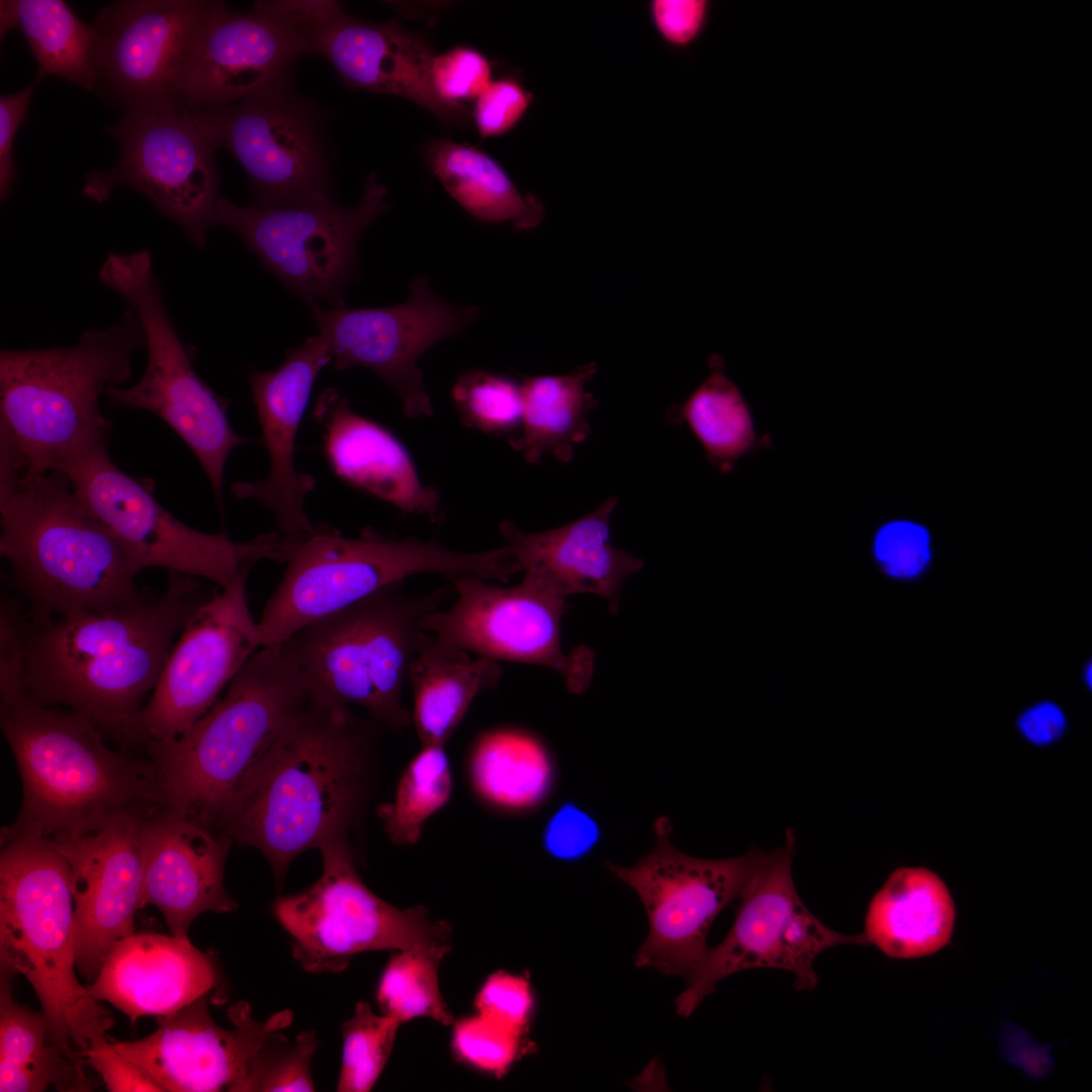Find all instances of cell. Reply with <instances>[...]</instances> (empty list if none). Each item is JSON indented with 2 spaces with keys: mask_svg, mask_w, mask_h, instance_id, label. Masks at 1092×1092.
Listing matches in <instances>:
<instances>
[{
  "mask_svg": "<svg viewBox=\"0 0 1092 1092\" xmlns=\"http://www.w3.org/2000/svg\"><path fill=\"white\" fill-rule=\"evenodd\" d=\"M261 647L246 593H215L187 621L156 687L116 742L146 748L171 741L218 700Z\"/></svg>",
  "mask_w": 1092,
  "mask_h": 1092,
  "instance_id": "obj_20",
  "label": "cell"
},
{
  "mask_svg": "<svg viewBox=\"0 0 1092 1092\" xmlns=\"http://www.w3.org/2000/svg\"><path fill=\"white\" fill-rule=\"evenodd\" d=\"M285 563L257 621L261 647L284 642L310 623L415 574L508 581L519 572L507 545L458 552L436 539H389L371 528L351 538L327 525L293 538Z\"/></svg>",
  "mask_w": 1092,
  "mask_h": 1092,
  "instance_id": "obj_8",
  "label": "cell"
},
{
  "mask_svg": "<svg viewBox=\"0 0 1092 1092\" xmlns=\"http://www.w3.org/2000/svg\"><path fill=\"white\" fill-rule=\"evenodd\" d=\"M310 54L305 37L256 1L250 11L222 2L202 38L185 89V109L240 102L292 73Z\"/></svg>",
  "mask_w": 1092,
  "mask_h": 1092,
  "instance_id": "obj_25",
  "label": "cell"
},
{
  "mask_svg": "<svg viewBox=\"0 0 1092 1092\" xmlns=\"http://www.w3.org/2000/svg\"><path fill=\"white\" fill-rule=\"evenodd\" d=\"M318 336L334 367L355 366L375 372L400 397L408 419L433 414L418 366L420 356L439 341L459 336L478 314L475 305L460 306L438 296L425 276L410 283L408 298L377 308H350L343 301L326 308L309 303Z\"/></svg>",
  "mask_w": 1092,
  "mask_h": 1092,
  "instance_id": "obj_21",
  "label": "cell"
},
{
  "mask_svg": "<svg viewBox=\"0 0 1092 1092\" xmlns=\"http://www.w3.org/2000/svg\"><path fill=\"white\" fill-rule=\"evenodd\" d=\"M474 1007L475 1013L527 1034L535 1009L533 988L526 976L498 971L482 983Z\"/></svg>",
  "mask_w": 1092,
  "mask_h": 1092,
  "instance_id": "obj_47",
  "label": "cell"
},
{
  "mask_svg": "<svg viewBox=\"0 0 1092 1092\" xmlns=\"http://www.w3.org/2000/svg\"><path fill=\"white\" fill-rule=\"evenodd\" d=\"M41 79H35L22 90L0 96V197L9 195L16 177L13 144L19 126L26 118L33 90Z\"/></svg>",
  "mask_w": 1092,
  "mask_h": 1092,
  "instance_id": "obj_53",
  "label": "cell"
},
{
  "mask_svg": "<svg viewBox=\"0 0 1092 1092\" xmlns=\"http://www.w3.org/2000/svg\"><path fill=\"white\" fill-rule=\"evenodd\" d=\"M17 29L38 66L37 77H61L93 91V25L63 0H1L0 35Z\"/></svg>",
  "mask_w": 1092,
  "mask_h": 1092,
  "instance_id": "obj_38",
  "label": "cell"
},
{
  "mask_svg": "<svg viewBox=\"0 0 1092 1092\" xmlns=\"http://www.w3.org/2000/svg\"><path fill=\"white\" fill-rule=\"evenodd\" d=\"M332 362L331 352L317 335L287 351L283 362L268 371L255 370L251 388L270 467L266 478L238 481L232 491L239 499H256L270 510L278 532L295 538L314 531L304 500L315 486L310 474L296 470L295 441L313 383Z\"/></svg>",
  "mask_w": 1092,
  "mask_h": 1092,
  "instance_id": "obj_24",
  "label": "cell"
},
{
  "mask_svg": "<svg viewBox=\"0 0 1092 1092\" xmlns=\"http://www.w3.org/2000/svg\"><path fill=\"white\" fill-rule=\"evenodd\" d=\"M650 23L669 48L686 51L704 34L712 11L708 0H651Z\"/></svg>",
  "mask_w": 1092,
  "mask_h": 1092,
  "instance_id": "obj_50",
  "label": "cell"
},
{
  "mask_svg": "<svg viewBox=\"0 0 1092 1092\" xmlns=\"http://www.w3.org/2000/svg\"><path fill=\"white\" fill-rule=\"evenodd\" d=\"M1086 680L1087 682L1089 681V687H1091V665H1089V668L1086 670Z\"/></svg>",
  "mask_w": 1092,
  "mask_h": 1092,
  "instance_id": "obj_55",
  "label": "cell"
},
{
  "mask_svg": "<svg viewBox=\"0 0 1092 1092\" xmlns=\"http://www.w3.org/2000/svg\"><path fill=\"white\" fill-rule=\"evenodd\" d=\"M100 1076L110 1092H162L135 1065L119 1054L107 1038L79 1054Z\"/></svg>",
  "mask_w": 1092,
  "mask_h": 1092,
  "instance_id": "obj_52",
  "label": "cell"
},
{
  "mask_svg": "<svg viewBox=\"0 0 1092 1092\" xmlns=\"http://www.w3.org/2000/svg\"><path fill=\"white\" fill-rule=\"evenodd\" d=\"M872 548L880 568L897 579L918 576L931 558L926 528L910 520H893L880 526Z\"/></svg>",
  "mask_w": 1092,
  "mask_h": 1092,
  "instance_id": "obj_45",
  "label": "cell"
},
{
  "mask_svg": "<svg viewBox=\"0 0 1092 1092\" xmlns=\"http://www.w3.org/2000/svg\"><path fill=\"white\" fill-rule=\"evenodd\" d=\"M795 845L789 830L782 846L764 851L738 898L729 932L686 979L687 987L675 999L677 1014L691 1015L721 980L750 969L788 971L798 990H812L818 983L814 962L821 952L867 942L863 934L829 928L802 901L792 876Z\"/></svg>",
  "mask_w": 1092,
  "mask_h": 1092,
  "instance_id": "obj_14",
  "label": "cell"
},
{
  "mask_svg": "<svg viewBox=\"0 0 1092 1092\" xmlns=\"http://www.w3.org/2000/svg\"><path fill=\"white\" fill-rule=\"evenodd\" d=\"M449 944L415 946L393 953L376 989L381 1013L399 1024L415 1018L453 1023L439 988L438 970Z\"/></svg>",
  "mask_w": 1092,
  "mask_h": 1092,
  "instance_id": "obj_40",
  "label": "cell"
},
{
  "mask_svg": "<svg viewBox=\"0 0 1092 1092\" xmlns=\"http://www.w3.org/2000/svg\"><path fill=\"white\" fill-rule=\"evenodd\" d=\"M463 423L486 434L504 435L521 426V384L486 370L461 374L451 389Z\"/></svg>",
  "mask_w": 1092,
  "mask_h": 1092,
  "instance_id": "obj_42",
  "label": "cell"
},
{
  "mask_svg": "<svg viewBox=\"0 0 1092 1092\" xmlns=\"http://www.w3.org/2000/svg\"><path fill=\"white\" fill-rule=\"evenodd\" d=\"M453 788L444 745H421L403 769L393 799L377 809L390 841L400 846L418 843L426 822L450 802Z\"/></svg>",
  "mask_w": 1092,
  "mask_h": 1092,
  "instance_id": "obj_39",
  "label": "cell"
},
{
  "mask_svg": "<svg viewBox=\"0 0 1092 1092\" xmlns=\"http://www.w3.org/2000/svg\"><path fill=\"white\" fill-rule=\"evenodd\" d=\"M618 502L616 496H610L586 516L539 533L524 532L506 520L499 525V533L525 575L565 597L599 595L616 612L621 585L643 566L640 558L611 542L610 519Z\"/></svg>",
  "mask_w": 1092,
  "mask_h": 1092,
  "instance_id": "obj_29",
  "label": "cell"
},
{
  "mask_svg": "<svg viewBox=\"0 0 1092 1092\" xmlns=\"http://www.w3.org/2000/svg\"><path fill=\"white\" fill-rule=\"evenodd\" d=\"M502 674L498 661L443 648L429 635L407 673L414 690L412 724L421 745L445 746L475 698L495 690Z\"/></svg>",
  "mask_w": 1092,
  "mask_h": 1092,
  "instance_id": "obj_32",
  "label": "cell"
},
{
  "mask_svg": "<svg viewBox=\"0 0 1092 1092\" xmlns=\"http://www.w3.org/2000/svg\"><path fill=\"white\" fill-rule=\"evenodd\" d=\"M654 832L653 849L634 866L607 864L636 892L647 914L648 934L635 956L636 966L687 979L709 949L715 918L740 897L764 851L700 858L673 846L667 818L656 820Z\"/></svg>",
  "mask_w": 1092,
  "mask_h": 1092,
  "instance_id": "obj_17",
  "label": "cell"
},
{
  "mask_svg": "<svg viewBox=\"0 0 1092 1092\" xmlns=\"http://www.w3.org/2000/svg\"><path fill=\"white\" fill-rule=\"evenodd\" d=\"M310 54L324 57L352 88L406 98L439 118L461 121L462 106L443 102L431 78L434 54L396 21L372 23L340 7L311 32Z\"/></svg>",
  "mask_w": 1092,
  "mask_h": 1092,
  "instance_id": "obj_27",
  "label": "cell"
},
{
  "mask_svg": "<svg viewBox=\"0 0 1092 1092\" xmlns=\"http://www.w3.org/2000/svg\"><path fill=\"white\" fill-rule=\"evenodd\" d=\"M144 869L142 906L160 910L173 935L187 936L193 920L208 911L232 912L238 904L224 889L233 840L197 822L163 811L141 824Z\"/></svg>",
  "mask_w": 1092,
  "mask_h": 1092,
  "instance_id": "obj_26",
  "label": "cell"
},
{
  "mask_svg": "<svg viewBox=\"0 0 1092 1092\" xmlns=\"http://www.w3.org/2000/svg\"><path fill=\"white\" fill-rule=\"evenodd\" d=\"M1067 719L1055 703L1043 701L1032 705L1017 719L1022 736L1036 746H1048L1058 741L1066 730Z\"/></svg>",
  "mask_w": 1092,
  "mask_h": 1092,
  "instance_id": "obj_54",
  "label": "cell"
},
{
  "mask_svg": "<svg viewBox=\"0 0 1092 1092\" xmlns=\"http://www.w3.org/2000/svg\"><path fill=\"white\" fill-rule=\"evenodd\" d=\"M1 728L23 790L18 818L6 829L63 841L160 810L151 758L111 748L86 716L26 697L1 706Z\"/></svg>",
  "mask_w": 1092,
  "mask_h": 1092,
  "instance_id": "obj_4",
  "label": "cell"
},
{
  "mask_svg": "<svg viewBox=\"0 0 1092 1092\" xmlns=\"http://www.w3.org/2000/svg\"><path fill=\"white\" fill-rule=\"evenodd\" d=\"M141 349L144 330L128 306L117 323L84 332L73 346L2 350L1 459L57 470L107 445L109 422L99 395L129 378L132 355Z\"/></svg>",
  "mask_w": 1092,
  "mask_h": 1092,
  "instance_id": "obj_6",
  "label": "cell"
},
{
  "mask_svg": "<svg viewBox=\"0 0 1092 1092\" xmlns=\"http://www.w3.org/2000/svg\"><path fill=\"white\" fill-rule=\"evenodd\" d=\"M284 1028L271 1030L254 1052L243 1092L314 1091L310 1065L316 1033L302 1031L290 1040Z\"/></svg>",
  "mask_w": 1092,
  "mask_h": 1092,
  "instance_id": "obj_43",
  "label": "cell"
},
{
  "mask_svg": "<svg viewBox=\"0 0 1092 1092\" xmlns=\"http://www.w3.org/2000/svg\"><path fill=\"white\" fill-rule=\"evenodd\" d=\"M598 823L572 802L561 805L542 831V844L553 858L574 861L585 856L598 843Z\"/></svg>",
  "mask_w": 1092,
  "mask_h": 1092,
  "instance_id": "obj_51",
  "label": "cell"
},
{
  "mask_svg": "<svg viewBox=\"0 0 1092 1092\" xmlns=\"http://www.w3.org/2000/svg\"><path fill=\"white\" fill-rule=\"evenodd\" d=\"M1 972L33 988L50 1040L72 1059L106 1038L110 1013L76 975L74 899L69 864L54 843L30 833L1 832Z\"/></svg>",
  "mask_w": 1092,
  "mask_h": 1092,
  "instance_id": "obj_7",
  "label": "cell"
},
{
  "mask_svg": "<svg viewBox=\"0 0 1092 1092\" xmlns=\"http://www.w3.org/2000/svg\"><path fill=\"white\" fill-rule=\"evenodd\" d=\"M597 371L592 362L565 375L523 378L522 430L510 444L527 462L538 463L546 454L561 463L573 458L575 446L590 434L587 414L598 400L585 385Z\"/></svg>",
  "mask_w": 1092,
  "mask_h": 1092,
  "instance_id": "obj_35",
  "label": "cell"
},
{
  "mask_svg": "<svg viewBox=\"0 0 1092 1092\" xmlns=\"http://www.w3.org/2000/svg\"><path fill=\"white\" fill-rule=\"evenodd\" d=\"M486 57L470 47L457 46L434 56L431 69L433 88L446 104L477 99L492 82Z\"/></svg>",
  "mask_w": 1092,
  "mask_h": 1092,
  "instance_id": "obj_46",
  "label": "cell"
},
{
  "mask_svg": "<svg viewBox=\"0 0 1092 1092\" xmlns=\"http://www.w3.org/2000/svg\"><path fill=\"white\" fill-rule=\"evenodd\" d=\"M10 974L0 983V1091L40 1092L53 1086L62 1092H88L97 1083L83 1070V1061L70 1058L50 1040L42 1011L18 1004L12 996Z\"/></svg>",
  "mask_w": 1092,
  "mask_h": 1092,
  "instance_id": "obj_33",
  "label": "cell"
},
{
  "mask_svg": "<svg viewBox=\"0 0 1092 1092\" xmlns=\"http://www.w3.org/2000/svg\"><path fill=\"white\" fill-rule=\"evenodd\" d=\"M428 165L446 191L469 214L517 231L537 228L545 216L541 200L522 193L503 167L484 152L448 140L431 141Z\"/></svg>",
  "mask_w": 1092,
  "mask_h": 1092,
  "instance_id": "obj_36",
  "label": "cell"
},
{
  "mask_svg": "<svg viewBox=\"0 0 1092 1092\" xmlns=\"http://www.w3.org/2000/svg\"><path fill=\"white\" fill-rule=\"evenodd\" d=\"M57 470L66 474L88 510L141 570L167 568L239 594L247 592L249 574L259 561L287 559L290 541L278 531L237 542L225 533L201 532L179 521L156 500L148 485L112 462L107 445L84 452Z\"/></svg>",
  "mask_w": 1092,
  "mask_h": 1092,
  "instance_id": "obj_10",
  "label": "cell"
},
{
  "mask_svg": "<svg viewBox=\"0 0 1092 1092\" xmlns=\"http://www.w3.org/2000/svg\"><path fill=\"white\" fill-rule=\"evenodd\" d=\"M218 982L214 959L188 936L134 932L112 944L86 988L94 1000L107 1001L134 1023L174 1013L208 996Z\"/></svg>",
  "mask_w": 1092,
  "mask_h": 1092,
  "instance_id": "obj_28",
  "label": "cell"
},
{
  "mask_svg": "<svg viewBox=\"0 0 1092 1092\" xmlns=\"http://www.w3.org/2000/svg\"><path fill=\"white\" fill-rule=\"evenodd\" d=\"M466 772L479 802L507 814L539 807L554 784V764L547 748L520 730L499 729L481 735L471 747Z\"/></svg>",
  "mask_w": 1092,
  "mask_h": 1092,
  "instance_id": "obj_34",
  "label": "cell"
},
{
  "mask_svg": "<svg viewBox=\"0 0 1092 1092\" xmlns=\"http://www.w3.org/2000/svg\"><path fill=\"white\" fill-rule=\"evenodd\" d=\"M188 110L243 167L253 206L332 198L330 115L297 90L292 73L240 102Z\"/></svg>",
  "mask_w": 1092,
  "mask_h": 1092,
  "instance_id": "obj_12",
  "label": "cell"
},
{
  "mask_svg": "<svg viewBox=\"0 0 1092 1092\" xmlns=\"http://www.w3.org/2000/svg\"><path fill=\"white\" fill-rule=\"evenodd\" d=\"M954 918L951 895L936 874L901 868L872 899L863 935L890 958H921L949 941Z\"/></svg>",
  "mask_w": 1092,
  "mask_h": 1092,
  "instance_id": "obj_31",
  "label": "cell"
},
{
  "mask_svg": "<svg viewBox=\"0 0 1092 1092\" xmlns=\"http://www.w3.org/2000/svg\"><path fill=\"white\" fill-rule=\"evenodd\" d=\"M315 694L289 640L261 647L199 720L144 750L156 768L160 811L215 831L224 809Z\"/></svg>",
  "mask_w": 1092,
  "mask_h": 1092,
  "instance_id": "obj_5",
  "label": "cell"
},
{
  "mask_svg": "<svg viewBox=\"0 0 1092 1092\" xmlns=\"http://www.w3.org/2000/svg\"><path fill=\"white\" fill-rule=\"evenodd\" d=\"M399 1025L387 1015L376 1014L367 1002L356 1004L354 1015L342 1029L337 1091L367 1092L373 1088L390 1057Z\"/></svg>",
  "mask_w": 1092,
  "mask_h": 1092,
  "instance_id": "obj_41",
  "label": "cell"
},
{
  "mask_svg": "<svg viewBox=\"0 0 1092 1092\" xmlns=\"http://www.w3.org/2000/svg\"><path fill=\"white\" fill-rule=\"evenodd\" d=\"M31 621L18 601L5 596L0 607L1 706L26 698V647Z\"/></svg>",
  "mask_w": 1092,
  "mask_h": 1092,
  "instance_id": "obj_48",
  "label": "cell"
},
{
  "mask_svg": "<svg viewBox=\"0 0 1092 1092\" xmlns=\"http://www.w3.org/2000/svg\"><path fill=\"white\" fill-rule=\"evenodd\" d=\"M486 580L452 579L456 601L448 610L427 614L421 628L443 648L548 667L564 678L571 693H583L593 674V655L584 647L570 653L562 649L567 597L527 575L510 587Z\"/></svg>",
  "mask_w": 1092,
  "mask_h": 1092,
  "instance_id": "obj_19",
  "label": "cell"
},
{
  "mask_svg": "<svg viewBox=\"0 0 1092 1092\" xmlns=\"http://www.w3.org/2000/svg\"><path fill=\"white\" fill-rule=\"evenodd\" d=\"M533 94L516 78L492 81L475 100L473 118L481 138L505 134L527 113Z\"/></svg>",
  "mask_w": 1092,
  "mask_h": 1092,
  "instance_id": "obj_49",
  "label": "cell"
},
{
  "mask_svg": "<svg viewBox=\"0 0 1092 1092\" xmlns=\"http://www.w3.org/2000/svg\"><path fill=\"white\" fill-rule=\"evenodd\" d=\"M323 874L302 892L279 897L273 912L292 938L294 959L309 973H338L364 951L446 944L451 927L418 905L397 908L357 873L349 838L323 845Z\"/></svg>",
  "mask_w": 1092,
  "mask_h": 1092,
  "instance_id": "obj_13",
  "label": "cell"
},
{
  "mask_svg": "<svg viewBox=\"0 0 1092 1092\" xmlns=\"http://www.w3.org/2000/svg\"><path fill=\"white\" fill-rule=\"evenodd\" d=\"M526 1035L475 1013L453 1024L451 1048L461 1063L500 1077L524 1055Z\"/></svg>",
  "mask_w": 1092,
  "mask_h": 1092,
  "instance_id": "obj_44",
  "label": "cell"
},
{
  "mask_svg": "<svg viewBox=\"0 0 1092 1092\" xmlns=\"http://www.w3.org/2000/svg\"><path fill=\"white\" fill-rule=\"evenodd\" d=\"M221 1L119 0L93 24V93L124 114L185 109V89Z\"/></svg>",
  "mask_w": 1092,
  "mask_h": 1092,
  "instance_id": "obj_15",
  "label": "cell"
},
{
  "mask_svg": "<svg viewBox=\"0 0 1092 1092\" xmlns=\"http://www.w3.org/2000/svg\"><path fill=\"white\" fill-rule=\"evenodd\" d=\"M145 818L126 817L93 834L51 840L70 868L76 967L89 981L112 944L134 933V916L143 908Z\"/></svg>",
  "mask_w": 1092,
  "mask_h": 1092,
  "instance_id": "obj_23",
  "label": "cell"
},
{
  "mask_svg": "<svg viewBox=\"0 0 1092 1092\" xmlns=\"http://www.w3.org/2000/svg\"><path fill=\"white\" fill-rule=\"evenodd\" d=\"M228 1017L231 1029L214 1022L204 996L156 1017L158 1028L146 1037L110 1042L162 1092H243L254 1052L271 1030L287 1027L292 1014L286 1010L260 1022L239 1002Z\"/></svg>",
  "mask_w": 1092,
  "mask_h": 1092,
  "instance_id": "obj_22",
  "label": "cell"
},
{
  "mask_svg": "<svg viewBox=\"0 0 1092 1092\" xmlns=\"http://www.w3.org/2000/svg\"><path fill=\"white\" fill-rule=\"evenodd\" d=\"M169 573L158 597L31 621L27 698L84 715L116 740L153 693L175 636L215 594L194 576Z\"/></svg>",
  "mask_w": 1092,
  "mask_h": 1092,
  "instance_id": "obj_2",
  "label": "cell"
},
{
  "mask_svg": "<svg viewBox=\"0 0 1092 1092\" xmlns=\"http://www.w3.org/2000/svg\"><path fill=\"white\" fill-rule=\"evenodd\" d=\"M709 373L671 420L684 423L703 447L710 464L730 473L739 460L772 445L757 432L752 411L737 384L725 371L721 356L711 355Z\"/></svg>",
  "mask_w": 1092,
  "mask_h": 1092,
  "instance_id": "obj_37",
  "label": "cell"
},
{
  "mask_svg": "<svg viewBox=\"0 0 1092 1092\" xmlns=\"http://www.w3.org/2000/svg\"><path fill=\"white\" fill-rule=\"evenodd\" d=\"M386 195L372 172L353 206L320 198L244 207L220 196L214 226L224 225L241 238L265 268L307 304L318 299L335 304L353 277L362 233L389 207Z\"/></svg>",
  "mask_w": 1092,
  "mask_h": 1092,
  "instance_id": "obj_16",
  "label": "cell"
},
{
  "mask_svg": "<svg viewBox=\"0 0 1092 1092\" xmlns=\"http://www.w3.org/2000/svg\"><path fill=\"white\" fill-rule=\"evenodd\" d=\"M372 749L370 725L316 691L215 831L260 850L281 883L303 851L349 838L368 795Z\"/></svg>",
  "mask_w": 1092,
  "mask_h": 1092,
  "instance_id": "obj_1",
  "label": "cell"
},
{
  "mask_svg": "<svg viewBox=\"0 0 1092 1092\" xmlns=\"http://www.w3.org/2000/svg\"><path fill=\"white\" fill-rule=\"evenodd\" d=\"M0 554L33 622L103 611L149 596L125 548L58 470L1 462Z\"/></svg>",
  "mask_w": 1092,
  "mask_h": 1092,
  "instance_id": "obj_3",
  "label": "cell"
},
{
  "mask_svg": "<svg viewBox=\"0 0 1092 1092\" xmlns=\"http://www.w3.org/2000/svg\"><path fill=\"white\" fill-rule=\"evenodd\" d=\"M392 584L289 638L304 672L336 703L362 707L392 730L412 724L402 703L408 667L429 634L420 623L446 601L449 589L411 596Z\"/></svg>",
  "mask_w": 1092,
  "mask_h": 1092,
  "instance_id": "obj_9",
  "label": "cell"
},
{
  "mask_svg": "<svg viewBox=\"0 0 1092 1092\" xmlns=\"http://www.w3.org/2000/svg\"><path fill=\"white\" fill-rule=\"evenodd\" d=\"M99 278L135 310L148 351L142 378L131 387H107L104 394L117 406L145 410L167 423L200 462L221 508L228 457L253 440L233 430L226 403L194 370L167 311L151 253H110Z\"/></svg>",
  "mask_w": 1092,
  "mask_h": 1092,
  "instance_id": "obj_11",
  "label": "cell"
},
{
  "mask_svg": "<svg viewBox=\"0 0 1092 1092\" xmlns=\"http://www.w3.org/2000/svg\"><path fill=\"white\" fill-rule=\"evenodd\" d=\"M119 147L109 170L85 178L83 193L102 202L116 186L139 191L203 248L219 199L216 148L188 109L124 114L106 128Z\"/></svg>",
  "mask_w": 1092,
  "mask_h": 1092,
  "instance_id": "obj_18",
  "label": "cell"
},
{
  "mask_svg": "<svg viewBox=\"0 0 1092 1092\" xmlns=\"http://www.w3.org/2000/svg\"><path fill=\"white\" fill-rule=\"evenodd\" d=\"M314 412L325 427V453L336 475L403 513L438 521L439 492L423 484L410 453L392 433L355 413L336 388L324 390Z\"/></svg>",
  "mask_w": 1092,
  "mask_h": 1092,
  "instance_id": "obj_30",
  "label": "cell"
}]
</instances>
